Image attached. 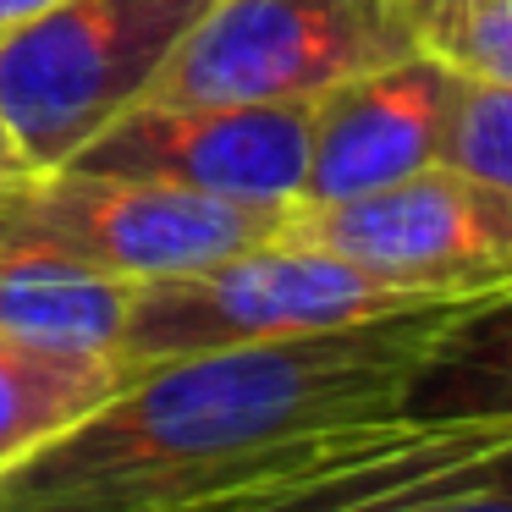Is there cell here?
<instances>
[{"label":"cell","instance_id":"obj_8","mask_svg":"<svg viewBox=\"0 0 512 512\" xmlns=\"http://www.w3.org/2000/svg\"><path fill=\"white\" fill-rule=\"evenodd\" d=\"M457 94L463 78L446 61L413 50L309 100V166L298 210L342 204L441 166Z\"/></svg>","mask_w":512,"mask_h":512},{"label":"cell","instance_id":"obj_10","mask_svg":"<svg viewBox=\"0 0 512 512\" xmlns=\"http://www.w3.org/2000/svg\"><path fill=\"white\" fill-rule=\"evenodd\" d=\"M413 419H512V287L468 298L408 386Z\"/></svg>","mask_w":512,"mask_h":512},{"label":"cell","instance_id":"obj_9","mask_svg":"<svg viewBox=\"0 0 512 512\" xmlns=\"http://www.w3.org/2000/svg\"><path fill=\"white\" fill-rule=\"evenodd\" d=\"M127 281L34 243H0V336L50 353L116 358Z\"/></svg>","mask_w":512,"mask_h":512},{"label":"cell","instance_id":"obj_14","mask_svg":"<svg viewBox=\"0 0 512 512\" xmlns=\"http://www.w3.org/2000/svg\"><path fill=\"white\" fill-rule=\"evenodd\" d=\"M386 512H512V485H479V490L408 501V507H386Z\"/></svg>","mask_w":512,"mask_h":512},{"label":"cell","instance_id":"obj_15","mask_svg":"<svg viewBox=\"0 0 512 512\" xmlns=\"http://www.w3.org/2000/svg\"><path fill=\"white\" fill-rule=\"evenodd\" d=\"M45 6H56V0H0V39L12 34V28H23L28 17H39Z\"/></svg>","mask_w":512,"mask_h":512},{"label":"cell","instance_id":"obj_7","mask_svg":"<svg viewBox=\"0 0 512 512\" xmlns=\"http://www.w3.org/2000/svg\"><path fill=\"white\" fill-rule=\"evenodd\" d=\"M67 166L292 215L309 166V105L138 100L111 127H100Z\"/></svg>","mask_w":512,"mask_h":512},{"label":"cell","instance_id":"obj_16","mask_svg":"<svg viewBox=\"0 0 512 512\" xmlns=\"http://www.w3.org/2000/svg\"><path fill=\"white\" fill-rule=\"evenodd\" d=\"M17 171V155H12V133H6V116H0V182Z\"/></svg>","mask_w":512,"mask_h":512},{"label":"cell","instance_id":"obj_13","mask_svg":"<svg viewBox=\"0 0 512 512\" xmlns=\"http://www.w3.org/2000/svg\"><path fill=\"white\" fill-rule=\"evenodd\" d=\"M446 166L512 193V89L463 78L452 133H446Z\"/></svg>","mask_w":512,"mask_h":512},{"label":"cell","instance_id":"obj_5","mask_svg":"<svg viewBox=\"0 0 512 512\" xmlns=\"http://www.w3.org/2000/svg\"><path fill=\"white\" fill-rule=\"evenodd\" d=\"M413 50L397 0H210L149 100L309 105Z\"/></svg>","mask_w":512,"mask_h":512},{"label":"cell","instance_id":"obj_2","mask_svg":"<svg viewBox=\"0 0 512 512\" xmlns=\"http://www.w3.org/2000/svg\"><path fill=\"white\" fill-rule=\"evenodd\" d=\"M210 0H56L0 39V116L17 171L67 166L149 100Z\"/></svg>","mask_w":512,"mask_h":512},{"label":"cell","instance_id":"obj_12","mask_svg":"<svg viewBox=\"0 0 512 512\" xmlns=\"http://www.w3.org/2000/svg\"><path fill=\"white\" fill-rule=\"evenodd\" d=\"M424 56L457 78L512 89V0H397Z\"/></svg>","mask_w":512,"mask_h":512},{"label":"cell","instance_id":"obj_11","mask_svg":"<svg viewBox=\"0 0 512 512\" xmlns=\"http://www.w3.org/2000/svg\"><path fill=\"white\" fill-rule=\"evenodd\" d=\"M133 375L138 369L122 358L50 353L0 336V468L105 408Z\"/></svg>","mask_w":512,"mask_h":512},{"label":"cell","instance_id":"obj_1","mask_svg":"<svg viewBox=\"0 0 512 512\" xmlns=\"http://www.w3.org/2000/svg\"><path fill=\"white\" fill-rule=\"evenodd\" d=\"M463 303L144 364L105 408L0 468V512H127L199 496L298 441L397 419Z\"/></svg>","mask_w":512,"mask_h":512},{"label":"cell","instance_id":"obj_4","mask_svg":"<svg viewBox=\"0 0 512 512\" xmlns=\"http://www.w3.org/2000/svg\"><path fill=\"white\" fill-rule=\"evenodd\" d=\"M287 226L276 210L204 199L166 182L83 166L12 171L0 182V243H34L116 281H166L232 259Z\"/></svg>","mask_w":512,"mask_h":512},{"label":"cell","instance_id":"obj_6","mask_svg":"<svg viewBox=\"0 0 512 512\" xmlns=\"http://www.w3.org/2000/svg\"><path fill=\"white\" fill-rule=\"evenodd\" d=\"M281 232L419 298L468 303L512 287V193L446 160L358 199L292 210Z\"/></svg>","mask_w":512,"mask_h":512},{"label":"cell","instance_id":"obj_3","mask_svg":"<svg viewBox=\"0 0 512 512\" xmlns=\"http://www.w3.org/2000/svg\"><path fill=\"white\" fill-rule=\"evenodd\" d=\"M424 303L441 298L402 292L325 248L276 232L270 243H254L188 276L133 281L116 358L144 369L188 353H215V347L336 331V325L380 320V314L424 309Z\"/></svg>","mask_w":512,"mask_h":512}]
</instances>
